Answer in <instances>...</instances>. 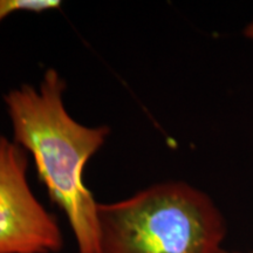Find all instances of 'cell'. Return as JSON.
I'll return each mask as SVG.
<instances>
[{
    "mask_svg": "<svg viewBox=\"0 0 253 253\" xmlns=\"http://www.w3.org/2000/svg\"><path fill=\"white\" fill-rule=\"evenodd\" d=\"M225 235L212 199L184 182L99 203L97 253H223Z\"/></svg>",
    "mask_w": 253,
    "mask_h": 253,
    "instance_id": "2",
    "label": "cell"
},
{
    "mask_svg": "<svg viewBox=\"0 0 253 253\" xmlns=\"http://www.w3.org/2000/svg\"><path fill=\"white\" fill-rule=\"evenodd\" d=\"M223 253H253V252H226V251H224Z\"/></svg>",
    "mask_w": 253,
    "mask_h": 253,
    "instance_id": "6",
    "label": "cell"
},
{
    "mask_svg": "<svg viewBox=\"0 0 253 253\" xmlns=\"http://www.w3.org/2000/svg\"><path fill=\"white\" fill-rule=\"evenodd\" d=\"M61 2L58 0H0V23L17 12H41L59 8Z\"/></svg>",
    "mask_w": 253,
    "mask_h": 253,
    "instance_id": "4",
    "label": "cell"
},
{
    "mask_svg": "<svg viewBox=\"0 0 253 253\" xmlns=\"http://www.w3.org/2000/svg\"><path fill=\"white\" fill-rule=\"evenodd\" d=\"M27 170L26 151L0 135V253H56L61 230L32 192Z\"/></svg>",
    "mask_w": 253,
    "mask_h": 253,
    "instance_id": "3",
    "label": "cell"
},
{
    "mask_svg": "<svg viewBox=\"0 0 253 253\" xmlns=\"http://www.w3.org/2000/svg\"><path fill=\"white\" fill-rule=\"evenodd\" d=\"M244 36L253 39V21H252L251 24H249L248 26H246L245 31H244Z\"/></svg>",
    "mask_w": 253,
    "mask_h": 253,
    "instance_id": "5",
    "label": "cell"
},
{
    "mask_svg": "<svg viewBox=\"0 0 253 253\" xmlns=\"http://www.w3.org/2000/svg\"><path fill=\"white\" fill-rule=\"evenodd\" d=\"M66 82L47 69L39 87L23 84L4 96L13 141L36 162L49 198L63 211L79 253H97L99 203L84 182V167L110 134L107 126H88L69 115Z\"/></svg>",
    "mask_w": 253,
    "mask_h": 253,
    "instance_id": "1",
    "label": "cell"
}]
</instances>
